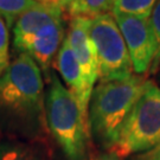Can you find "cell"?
<instances>
[{"mask_svg":"<svg viewBox=\"0 0 160 160\" xmlns=\"http://www.w3.org/2000/svg\"><path fill=\"white\" fill-rule=\"evenodd\" d=\"M44 77L26 53H19L0 76V133L6 139L44 141Z\"/></svg>","mask_w":160,"mask_h":160,"instance_id":"obj_1","label":"cell"},{"mask_svg":"<svg viewBox=\"0 0 160 160\" xmlns=\"http://www.w3.org/2000/svg\"><path fill=\"white\" fill-rule=\"evenodd\" d=\"M146 82L142 76L133 75L127 80L100 82L94 87L88 107V127L98 147L114 149Z\"/></svg>","mask_w":160,"mask_h":160,"instance_id":"obj_2","label":"cell"},{"mask_svg":"<svg viewBox=\"0 0 160 160\" xmlns=\"http://www.w3.org/2000/svg\"><path fill=\"white\" fill-rule=\"evenodd\" d=\"M45 90V119L67 160H86L89 149V127L78 103L52 70Z\"/></svg>","mask_w":160,"mask_h":160,"instance_id":"obj_3","label":"cell"},{"mask_svg":"<svg viewBox=\"0 0 160 160\" xmlns=\"http://www.w3.org/2000/svg\"><path fill=\"white\" fill-rule=\"evenodd\" d=\"M160 145V87L148 81L127 118L113 152L120 159Z\"/></svg>","mask_w":160,"mask_h":160,"instance_id":"obj_4","label":"cell"},{"mask_svg":"<svg viewBox=\"0 0 160 160\" xmlns=\"http://www.w3.org/2000/svg\"><path fill=\"white\" fill-rule=\"evenodd\" d=\"M89 36L96 49L100 82L123 81L133 76L126 43L112 13L90 18Z\"/></svg>","mask_w":160,"mask_h":160,"instance_id":"obj_5","label":"cell"},{"mask_svg":"<svg viewBox=\"0 0 160 160\" xmlns=\"http://www.w3.org/2000/svg\"><path fill=\"white\" fill-rule=\"evenodd\" d=\"M129 53L133 72L142 76L151 70L155 53L154 37L149 20L127 14H114Z\"/></svg>","mask_w":160,"mask_h":160,"instance_id":"obj_6","label":"cell"},{"mask_svg":"<svg viewBox=\"0 0 160 160\" xmlns=\"http://www.w3.org/2000/svg\"><path fill=\"white\" fill-rule=\"evenodd\" d=\"M67 36L64 18L46 25L24 45L20 53H26L39 67L45 81L51 74V64L55 62Z\"/></svg>","mask_w":160,"mask_h":160,"instance_id":"obj_7","label":"cell"},{"mask_svg":"<svg viewBox=\"0 0 160 160\" xmlns=\"http://www.w3.org/2000/svg\"><path fill=\"white\" fill-rule=\"evenodd\" d=\"M89 18H71L65 38L80 63L87 84L94 89V86L98 80V64L96 49L89 36Z\"/></svg>","mask_w":160,"mask_h":160,"instance_id":"obj_8","label":"cell"},{"mask_svg":"<svg viewBox=\"0 0 160 160\" xmlns=\"http://www.w3.org/2000/svg\"><path fill=\"white\" fill-rule=\"evenodd\" d=\"M55 67L64 81V86L76 98L83 115L88 120V107L92 89L87 84L80 63L67 38L64 39L57 56L55 58Z\"/></svg>","mask_w":160,"mask_h":160,"instance_id":"obj_9","label":"cell"},{"mask_svg":"<svg viewBox=\"0 0 160 160\" xmlns=\"http://www.w3.org/2000/svg\"><path fill=\"white\" fill-rule=\"evenodd\" d=\"M64 18V11L55 6L38 2L18 18L13 25V51L19 55L24 45L46 25Z\"/></svg>","mask_w":160,"mask_h":160,"instance_id":"obj_10","label":"cell"},{"mask_svg":"<svg viewBox=\"0 0 160 160\" xmlns=\"http://www.w3.org/2000/svg\"><path fill=\"white\" fill-rule=\"evenodd\" d=\"M0 160H52L44 141H24L2 139Z\"/></svg>","mask_w":160,"mask_h":160,"instance_id":"obj_11","label":"cell"},{"mask_svg":"<svg viewBox=\"0 0 160 160\" xmlns=\"http://www.w3.org/2000/svg\"><path fill=\"white\" fill-rule=\"evenodd\" d=\"M114 0H70L63 8L71 18H94L104 13H112Z\"/></svg>","mask_w":160,"mask_h":160,"instance_id":"obj_12","label":"cell"},{"mask_svg":"<svg viewBox=\"0 0 160 160\" xmlns=\"http://www.w3.org/2000/svg\"><path fill=\"white\" fill-rule=\"evenodd\" d=\"M158 0H114L112 13L148 19Z\"/></svg>","mask_w":160,"mask_h":160,"instance_id":"obj_13","label":"cell"},{"mask_svg":"<svg viewBox=\"0 0 160 160\" xmlns=\"http://www.w3.org/2000/svg\"><path fill=\"white\" fill-rule=\"evenodd\" d=\"M38 4L36 0H0V17L8 29H12L18 18Z\"/></svg>","mask_w":160,"mask_h":160,"instance_id":"obj_14","label":"cell"},{"mask_svg":"<svg viewBox=\"0 0 160 160\" xmlns=\"http://www.w3.org/2000/svg\"><path fill=\"white\" fill-rule=\"evenodd\" d=\"M148 20L155 43L154 59H153V64H152V68L149 70V72L155 75L160 68V0L157 1Z\"/></svg>","mask_w":160,"mask_h":160,"instance_id":"obj_15","label":"cell"},{"mask_svg":"<svg viewBox=\"0 0 160 160\" xmlns=\"http://www.w3.org/2000/svg\"><path fill=\"white\" fill-rule=\"evenodd\" d=\"M10 64V29L7 28L4 19L0 17V76L8 69Z\"/></svg>","mask_w":160,"mask_h":160,"instance_id":"obj_16","label":"cell"},{"mask_svg":"<svg viewBox=\"0 0 160 160\" xmlns=\"http://www.w3.org/2000/svg\"><path fill=\"white\" fill-rule=\"evenodd\" d=\"M129 160H160V145L143 153L132 155Z\"/></svg>","mask_w":160,"mask_h":160,"instance_id":"obj_17","label":"cell"},{"mask_svg":"<svg viewBox=\"0 0 160 160\" xmlns=\"http://www.w3.org/2000/svg\"><path fill=\"white\" fill-rule=\"evenodd\" d=\"M92 160H121V159L115 154L113 151H110V152L101 153V154H98L97 157H95V158Z\"/></svg>","mask_w":160,"mask_h":160,"instance_id":"obj_18","label":"cell"},{"mask_svg":"<svg viewBox=\"0 0 160 160\" xmlns=\"http://www.w3.org/2000/svg\"><path fill=\"white\" fill-rule=\"evenodd\" d=\"M69 1H70V0H44L43 4L49 5V6H55V7H58V8H62V10H63Z\"/></svg>","mask_w":160,"mask_h":160,"instance_id":"obj_19","label":"cell"},{"mask_svg":"<svg viewBox=\"0 0 160 160\" xmlns=\"http://www.w3.org/2000/svg\"><path fill=\"white\" fill-rule=\"evenodd\" d=\"M157 81H158V84H159V87H160V68H159V70H158V72H157Z\"/></svg>","mask_w":160,"mask_h":160,"instance_id":"obj_20","label":"cell"},{"mask_svg":"<svg viewBox=\"0 0 160 160\" xmlns=\"http://www.w3.org/2000/svg\"><path fill=\"white\" fill-rule=\"evenodd\" d=\"M36 1H38V2H40V4H43V2H44V0H36Z\"/></svg>","mask_w":160,"mask_h":160,"instance_id":"obj_21","label":"cell"}]
</instances>
